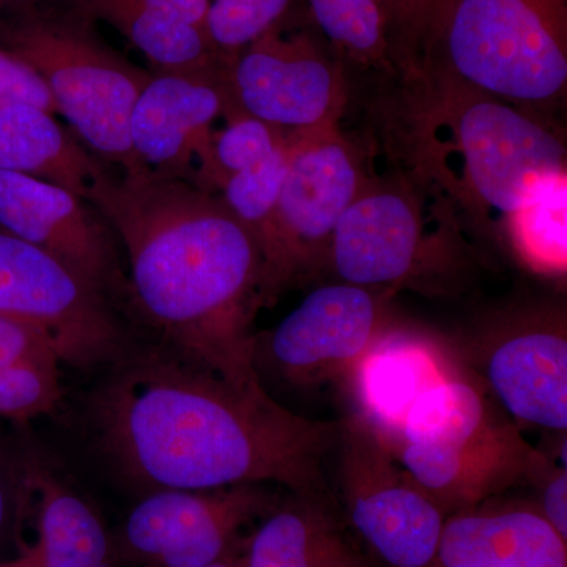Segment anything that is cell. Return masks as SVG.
Returning a JSON list of instances; mask_svg holds the SVG:
<instances>
[{"label":"cell","instance_id":"obj_19","mask_svg":"<svg viewBox=\"0 0 567 567\" xmlns=\"http://www.w3.org/2000/svg\"><path fill=\"white\" fill-rule=\"evenodd\" d=\"M241 567H382L324 496L292 495L244 540Z\"/></svg>","mask_w":567,"mask_h":567},{"label":"cell","instance_id":"obj_16","mask_svg":"<svg viewBox=\"0 0 567 567\" xmlns=\"http://www.w3.org/2000/svg\"><path fill=\"white\" fill-rule=\"evenodd\" d=\"M230 111L226 69L158 71L142 89L130 118V142L141 173L188 181L213 123Z\"/></svg>","mask_w":567,"mask_h":567},{"label":"cell","instance_id":"obj_25","mask_svg":"<svg viewBox=\"0 0 567 567\" xmlns=\"http://www.w3.org/2000/svg\"><path fill=\"white\" fill-rule=\"evenodd\" d=\"M507 230L516 251L536 271H566V181L533 200L509 219Z\"/></svg>","mask_w":567,"mask_h":567},{"label":"cell","instance_id":"obj_14","mask_svg":"<svg viewBox=\"0 0 567 567\" xmlns=\"http://www.w3.org/2000/svg\"><path fill=\"white\" fill-rule=\"evenodd\" d=\"M382 330V305L371 289L333 284L309 293L264 341L256 338L254 358L295 385L341 379Z\"/></svg>","mask_w":567,"mask_h":567},{"label":"cell","instance_id":"obj_7","mask_svg":"<svg viewBox=\"0 0 567 567\" xmlns=\"http://www.w3.org/2000/svg\"><path fill=\"white\" fill-rule=\"evenodd\" d=\"M0 315L44 331L62 365L95 377L145 338L110 295L0 226Z\"/></svg>","mask_w":567,"mask_h":567},{"label":"cell","instance_id":"obj_30","mask_svg":"<svg viewBox=\"0 0 567 567\" xmlns=\"http://www.w3.org/2000/svg\"><path fill=\"white\" fill-rule=\"evenodd\" d=\"M35 363L62 368L50 336L20 319L0 315V364Z\"/></svg>","mask_w":567,"mask_h":567},{"label":"cell","instance_id":"obj_35","mask_svg":"<svg viewBox=\"0 0 567 567\" xmlns=\"http://www.w3.org/2000/svg\"><path fill=\"white\" fill-rule=\"evenodd\" d=\"M48 2V0H2L3 9H14V7H24V6H39V3ZM3 11V13H6Z\"/></svg>","mask_w":567,"mask_h":567},{"label":"cell","instance_id":"obj_38","mask_svg":"<svg viewBox=\"0 0 567 567\" xmlns=\"http://www.w3.org/2000/svg\"><path fill=\"white\" fill-rule=\"evenodd\" d=\"M434 2H435V0H434ZM434 2H432V3H434ZM432 3H431V6H432Z\"/></svg>","mask_w":567,"mask_h":567},{"label":"cell","instance_id":"obj_17","mask_svg":"<svg viewBox=\"0 0 567 567\" xmlns=\"http://www.w3.org/2000/svg\"><path fill=\"white\" fill-rule=\"evenodd\" d=\"M486 383L518 423L566 432L567 338L565 327L532 322L499 336L488 349Z\"/></svg>","mask_w":567,"mask_h":567},{"label":"cell","instance_id":"obj_20","mask_svg":"<svg viewBox=\"0 0 567 567\" xmlns=\"http://www.w3.org/2000/svg\"><path fill=\"white\" fill-rule=\"evenodd\" d=\"M103 167L51 112L29 103L0 107V171L61 186L85 200Z\"/></svg>","mask_w":567,"mask_h":567},{"label":"cell","instance_id":"obj_11","mask_svg":"<svg viewBox=\"0 0 567 567\" xmlns=\"http://www.w3.org/2000/svg\"><path fill=\"white\" fill-rule=\"evenodd\" d=\"M424 212L423 194L409 188V183L369 178L336 227L328 262L342 282L352 286H410L446 257L447 226L431 229L456 219L447 204L432 218Z\"/></svg>","mask_w":567,"mask_h":567},{"label":"cell","instance_id":"obj_26","mask_svg":"<svg viewBox=\"0 0 567 567\" xmlns=\"http://www.w3.org/2000/svg\"><path fill=\"white\" fill-rule=\"evenodd\" d=\"M292 0H212L205 33L224 65L282 24Z\"/></svg>","mask_w":567,"mask_h":567},{"label":"cell","instance_id":"obj_3","mask_svg":"<svg viewBox=\"0 0 567 567\" xmlns=\"http://www.w3.org/2000/svg\"><path fill=\"white\" fill-rule=\"evenodd\" d=\"M405 152L417 182L454 212L509 221L566 181V145L535 112L442 71L405 70Z\"/></svg>","mask_w":567,"mask_h":567},{"label":"cell","instance_id":"obj_36","mask_svg":"<svg viewBox=\"0 0 567 567\" xmlns=\"http://www.w3.org/2000/svg\"><path fill=\"white\" fill-rule=\"evenodd\" d=\"M205 567H241L238 565L237 559H227V561L215 563V565L205 566Z\"/></svg>","mask_w":567,"mask_h":567},{"label":"cell","instance_id":"obj_8","mask_svg":"<svg viewBox=\"0 0 567 567\" xmlns=\"http://www.w3.org/2000/svg\"><path fill=\"white\" fill-rule=\"evenodd\" d=\"M289 167L274 215L259 237L267 303L327 260L336 227L368 185L360 151L336 128L289 134Z\"/></svg>","mask_w":567,"mask_h":567},{"label":"cell","instance_id":"obj_15","mask_svg":"<svg viewBox=\"0 0 567 567\" xmlns=\"http://www.w3.org/2000/svg\"><path fill=\"white\" fill-rule=\"evenodd\" d=\"M464 374L457 354L434 336L383 328L341 379L353 409L350 420L393 454L417 401Z\"/></svg>","mask_w":567,"mask_h":567},{"label":"cell","instance_id":"obj_31","mask_svg":"<svg viewBox=\"0 0 567 567\" xmlns=\"http://www.w3.org/2000/svg\"><path fill=\"white\" fill-rule=\"evenodd\" d=\"M11 103H29L58 114L51 93L39 74L0 48V107Z\"/></svg>","mask_w":567,"mask_h":567},{"label":"cell","instance_id":"obj_9","mask_svg":"<svg viewBox=\"0 0 567 567\" xmlns=\"http://www.w3.org/2000/svg\"><path fill=\"white\" fill-rule=\"evenodd\" d=\"M276 505L267 484L142 495L117 532H110V567H205L235 559L241 532Z\"/></svg>","mask_w":567,"mask_h":567},{"label":"cell","instance_id":"obj_34","mask_svg":"<svg viewBox=\"0 0 567 567\" xmlns=\"http://www.w3.org/2000/svg\"><path fill=\"white\" fill-rule=\"evenodd\" d=\"M0 567H41V554L39 544L25 547L20 557L10 559V561L0 563Z\"/></svg>","mask_w":567,"mask_h":567},{"label":"cell","instance_id":"obj_6","mask_svg":"<svg viewBox=\"0 0 567 567\" xmlns=\"http://www.w3.org/2000/svg\"><path fill=\"white\" fill-rule=\"evenodd\" d=\"M76 11L14 7L0 18V48L47 84L58 114L103 163L144 174L130 142L134 103L152 74L126 61Z\"/></svg>","mask_w":567,"mask_h":567},{"label":"cell","instance_id":"obj_21","mask_svg":"<svg viewBox=\"0 0 567 567\" xmlns=\"http://www.w3.org/2000/svg\"><path fill=\"white\" fill-rule=\"evenodd\" d=\"M31 486L41 567H110L111 535L99 509L35 446Z\"/></svg>","mask_w":567,"mask_h":567},{"label":"cell","instance_id":"obj_27","mask_svg":"<svg viewBox=\"0 0 567 567\" xmlns=\"http://www.w3.org/2000/svg\"><path fill=\"white\" fill-rule=\"evenodd\" d=\"M289 152L290 141L287 134L286 141L271 155L244 173L227 178L219 188L223 203L251 230L257 241L278 203L289 167Z\"/></svg>","mask_w":567,"mask_h":567},{"label":"cell","instance_id":"obj_32","mask_svg":"<svg viewBox=\"0 0 567 567\" xmlns=\"http://www.w3.org/2000/svg\"><path fill=\"white\" fill-rule=\"evenodd\" d=\"M551 528L567 543V473L566 466L548 475L540 506L537 507Z\"/></svg>","mask_w":567,"mask_h":567},{"label":"cell","instance_id":"obj_10","mask_svg":"<svg viewBox=\"0 0 567 567\" xmlns=\"http://www.w3.org/2000/svg\"><path fill=\"white\" fill-rule=\"evenodd\" d=\"M341 483L354 536L382 567H429L446 514L360 424L341 429Z\"/></svg>","mask_w":567,"mask_h":567},{"label":"cell","instance_id":"obj_12","mask_svg":"<svg viewBox=\"0 0 567 567\" xmlns=\"http://www.w3.org/2000/svg\"><path fill=\"white\" fill-rule=\"evenodd\" d=\"M234 111L286 134L336 128L347 104L341 63L306 33L281 25L238 52L226 66Z\"/></svg>","mask_w":567,"mask_h":567},{"label":"cell","instance_id":"obj_2","mask_svg":"<svg viewBox=\"0 0 567 567\" xmlns=\"http://www.w3.org/2000/svg\"><path fill=\"white\" fill-rule=\"evenodd\" d=\"M85 203L126 254L134 322L229 374H256L251 323L267 306L259 241L218 194L186 178L104 167Z\"/></svg>","mask_w":567,"mask_h":567},{"label":"cell","instance_id":"obj_18","mask_svg":"<svg viewBox=\"0 0 567 567\" xmlns=\"http://www.w3.org/2000/svg\"><path fill=\"white\" fill-rule=\"evenodd\" d=\"M429 567H567V543L537 507L483 503L446 517Z\"/></svg>","mask_w":567,"mask_h":567},{"label":"cell","instance_id":"obj_33","mask_svg":"<svg viewBox=\"0 0 567 567\" xmlns=\"http://www.w3.org/2000/svg\"><path fill=\"white\" fill-rule=\"evenodd\" d=\"M123 2L171 14L205 31V20H207L212 0H123Z\"/></svg>","mask_w":567,"mask_h":567},{"label":"cell","instance_id":"obj_1","mask_svg":"<svg viewBox=\"0 0 567 567\" xmlns=\"http://www.w3.org/2000/svg\"><path fill=\"white\" fill-rule=\"evenodd\" d=\"M78 416L96 464L136 498L241 484L327 496L323 461L342 429L290 412L259 374L219 371L153 338L93 377Z\"/></svg>","mask_w":567,"mask_h":567},{"label":"cell","instance_id":"obj_5","mask_svg":"<svg viewBox=\"0 0 567 567\" xmlns=\"http://www.w3.org/2000/svg\"><path fill=\"white\" fill-rule=\"evenodd\" d=\"M391 456L446 517L547 468L546 458L466 374L417 401Z\"/></svg>","mask_w":567,"mask_h":567},{"label":"cell","instance_id":"obj_37","mask_svg":"<svg viewBox=\"0 0 567 567\" xmlns=\"http://www.w3.org/2000/svg\"><path fill=\"white\" fill-rule=\"evenodd\" d=\"M3 11H6V9H3L2 0H0V18H2Z\"/></svg>","mask_w":567,"mask_h":567},{"label":"cell","instance_id":"obj_28","mask_svg":"<svg viewBox=\"0 0 567 567\" xmlns=\"http://www.w3.org/2000/svg\"><path fill=\"white\" fill-rule=\"evenodd\" d=\"M62 368L35 363L0 364V420L14 424L54 415L65 404Z\"/></svg>","mask_w":567,"mask_h":567},{"label":"cell","instance_id":"obj_4","mask_svg":"<svg viewBox=\"0 0 567 567\" xmlns=\"http://www.w3.org/2000/svg\"><path fill=\"white\" fill-rule=\"evenodd\" d=\"M442 71L524 110L565 102L567 0H435L404 70Z\"/></svg>","mask_w":567,"mask_h":567},{"label":"cell","instance_id":"obj_29","mask_svg":"<svg viewBox=\"0 0 567 567\" xmlns=\"http://www.w3.org/2000/svg\"><path fill=\"white\" fill-rule=\"evenodd\" d=\"M32 445L0 429V546L14 535L32 502Z\"/></svg>","mask_w":567,"mask_h":567},{"label":"cell","instance_id":"obj_22","mask_svg":"<svg viewBox=\"0 0 567 567\" xmlns=\"http://www.w3.org/2000/svg\"><path fill=\"white\" fill-rule=\"evenodd\" d=\"M71 10L122 33L158 71L223 70L204 29L123 0H65Z\"/></svg>","mask_w":567,"mask_h":567},{"label":"cell","instance_id":"obj_23","mask_svg":"<svg viewBox=\"0 0 567 567\" xmlns=\"http://www.w3.org/2000/svg\"><path fill=\"white\" fill-rule=\"evenodd\" d=\"M309 9L342 58L368 69L398 66L383 0H309Z\"/></svg>","mask_w":567,"mask_h":567},{"label":"cell","instance_id":"obj_24","mask_svg":"<svg viewBox=\"0 0 567 567\" xmlns=\"http://www.w3.org/2000/svg\"><path fill=\"white\" fill-rule=\"evenodd\" d=\"M287 134L240 111L229 112V123L212 133L204 151L197 155L199 167L189 181L205 192L216 194L223 183L262 162L286 141Z\"/></svg>","mask_w":567,"mask_h":567},{"label":"cell","instance_id":"obj_13","mask_svg":"<svg viewBox=\"0 0 567 567\" xmlns=\"http://www.w3.org/2000/svg\"><path fill=\"white\" fill-rule=\"evenodd\" d=\"M0 226L50 252L133 317L117 238L91 204L61 186L0 171Z\"/></svg>","mask_w":567,"mask_h":567}]
</instances>
